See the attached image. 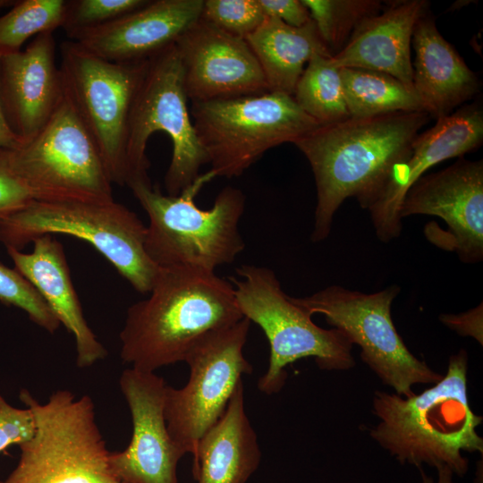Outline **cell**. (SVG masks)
Segmentation results:
<instances>
[{"instance_id":"11","label":"cell","mask_w":483,"mask_h":483,"mask_svg":"<svg viewBox=\"0 0 483 483\" xmlns=\"http://www.w3.org/2000/svg\"><path fill=\"white\" fill-rule=\"evenodd\" d=\"M13 171L34 200H114L112 181L102 157L64 94L44 128L30 141L8 149Z\"/></svg>"},{"instance_id":"2","label":"cell","mask_w":483,"mask_h":483,"mask_svg":"<svg viewBox=\"0 0 483 483\" xmlns=\"http://www.w3.org/2000/svg\"><path fill=\"white\" fill-rule=\"evenodd\" d=\"M148 294L128 308L119 335L121 359L140 371L183 361L204 335L244 318L232 283L215 272L159 267Z\"/></svg>"},{"instance_id":"36","label":"cell","mask_w":483,"mask_h":483,"mask_svg":"<svg viewBox=\"0 0 483 483\" xmlns=\"http://www.w3.org/2000/svg\"><path fill=\"white\" fill-rule=\"evenodd\" d=\"M21 145V140L13 132L8 125L0 102V148L15 149Z\"/></svg>"},{"instance_id":"16","label":"cell","mask_w":483,"mask_h":483,"mask_svg":"<svg viewBox=\"0 0 483 483\" xmlns=\"http://www.w3.org/2000/svg\"><path fill=\"white\" fill-rule=\"evenodd\" d=\"M191 102H205L268 91L261 66L243 38L201 17L175 42Z\"/></svg>"},{"instance_id":"8","label":"cell","mask_w":483,"mask_h":483,"mask_svg":"<svg viewBox=\"0 0 483 483\" xmlns=\"http://www.w3.org/2000/svg\"><path fill=\"white\" fill-rule=\"evenodd\" d=\"M190 114L215 177H238L268 149L320 125L292 96L271 91L191 102Z\"/></svg>"},{"instance_id":"31","label":"cell","mask_w":483,"mask_h":483,"mask_svg":"<svg viewBox=\"0 0 483 483\" xmlns=\"http://www.w3.org/2000/svg\"><path fill=\"white\" fill-rule=\"evenodd\" d=\"M201 18L232 36L246 39L267 16L258 0H204Z\"/></svg>"},{"instance_id":"23","label":"cell","mask_w":483,"mask_h":483,"mask_svg":"<svg viewBox=\"0 0 483 483\" xmlns=\"http://www.w3.org/2000/svg\"><path fill=\"white\" fill-rule=\"evenodd\" d=\"M192 457L198 483H246L258 469L261 452L245 411L242 381L222 417L199 440Z\"/></svg>"},{"instance_id":"14","label":"cell","mask_w":483,"mask_h":483,"mask_svg":"<svg viewBox=\"0 0 483 483\" xmlns=\"http://www.w3.org/2000/svg\"><path fill=\"white\" fill-rule=\"evenodd\" d=\"M400 217L435 216L447 229L429 223L427 239L455 252L463 263L483 258V161L460 159L444 170L422 175L407 191Z\"/></svg>"},{"instance_id":"37","label":"cell","mask_w":483,"mask_h":483,"mask_svg":"<svg viewBox=\"0 0 483 483\" xmlns=\"http://www.w3.org/2000/svg\"><path fill=\"white\" fill-rule=\"evenodd\" d=\"M437 470V479L436 481L422 470L421 467L419 468V474L421 477V483H454L453 480V472L447 466H440L436 468Z\"/></svg>"},{"instance_id":"12","label":"cell","mask_w":483,"mask_h":483,"mask_svg":"<svg viewBox=\"0 0 483 483\" xmlns=\"http://www.w3.org/2000/svg\"><path fill=\"white\" fill-rule=\"evenodd\" d=\"M401 288L392 284L382 291L364 293L330 285L306 297L291 301L310 316L323 315L360 347V358L394 393L408 397L416 384H436L443 376L414 356L397 332L391 307Z\"/></svg>"},{"instance_id":"28","label":"cell","mask_w":483,"mask_h":483,"mask_svg":"<svg viewBox=\"0 0 483 483\" xmlns=\"http://www.w3.org/2000/svg\"><path fill=\"white\" fill-rule=\"evenodd\" d=\"M65 3L66 0L15 1L12 9L0 16V55L21 50L32 36L62 28Z\"/></svg>"},{"instance_id":"10","label":"cell","mask_w":483,"mask_h":483,"mask_svg":"<svg viewBox=\"0 0 483 483\" xmlns=\"http://www.w3.org/2000/svg\"><path fill=\"white\" fill-rule=\"evenodd\" d=\"M148 60L115 63L76 42L61 45L64 94L93 139L113 183L127 185V139L134 101Z\"/></svg>"},{"instance_id":"1","label":"cell","mask_w":483,"mask_h":483,"mask_svg":"<svg viewBox=\"0 0 483 483\" xmlns=\"http://www.w3.org/2000/svg\"><path fill=\"white\" fill-rule=\"evenodd\" d=\"M429 117L423 111L349 117L318 125L293 142L316 182L312 242L330 234L334 216L346 199L356 198L366 209L371 206Z\"/></svg>"},{"instance_id":"26","label":"cell","mask_w":483,"mask_h":483,"mask_svg":"<svg viewBox=\"0 0 483 483\" xmlns=\"http://www.w3.org/2000/svg\"><path fill=\"white\" fill-rule=\"evenodd\" d=\"M330 58L315 54L307 63L292 95L297 105L320 125L351 117L340 68L334 65Z\"/></svg>"},{"instance_id":"20","label":"cell","mask_w":483,"mask_h":483,"mask_svg":"<svg viewBox=\"0 0 483 483\" xmlns=\"http://www.w3.org/2000/svg\"><path fill=\"white\" fill-rule=\"evenodd\" d=\"M15 269L28 279L75 340L76 365L88 368L107 351L88 325L73 287L62 244L51 234L33 241L30 253L7 249Z\"/></svg>"},{"instance_id":"33","label":"cell","mask_w":483,"mask_h":483,"mask_svg":"<svg viewBox=\"0 0 483 483\" xmlns=\"http://www.w3.org/2000/svg\"><path fill=\"white\" fill-rule=\"evenodd\" d=\"M32 201L30 191L11 167L8 148H0V216L19 210Z\"/></svg>"},{"instance_id":"24","label":"cell","mask_w":483,"mask_h":483,"mask_svg":"<svg viewBox=\"0 0 483 483\" xmlns=\"http://www.w3.org/2000/svg\"><path fill=\"white\" fill-rule=\"evenodd\" d=\"M256 55L268 91L292 96L304 65L315 54L332 56L311 20L301 27L267 17L245 39Z\"/></svg>"},{"instance_id":"6","label":"cell","mask_w":483,"mask_h":483,"mask_svg":"<svg viewBox=\"0 0 483 483\" xmlns=\"http://www.w3.org/2000/svg\"><path fill=\"white\" fill-rule=\"evenodd\" d=\"M71 235L90 243L140 293H148L159 267L145 249L147 226L127 207L106 202H44L0 216V241L20 250L46 234Z\"/></svg>"},{"instance_id":"32","label":"cell","mask_w":483,"mask_h":483,"mask_svg":"<svg viewBox=\"0 0 483 483\" xmlns=\"http://www.w3.org/2000/svg\"><path fill=\"white\" fill-rule=\"evenodd\" d=\"M34 432L35 421L30 410L11 405L0 394V453L30 440Z\"/></svg>"},{"instance_id":"9","label":"cell","mask_w":483,"mask_h":483,"mask_svg":"<svg viewBox=\"0 0 483 483\" xmlns=\"http://www.w3.org/2000/svg\"><path fill=\"white\" fill-rule=\"evenodd\" d=\"M183 71L175 45L148 59L132 107L126 147L129 179L150 181L148 141L157 131L166 133L173 145L165 176L167 195L177 196L199 176L208 164L188 108Z\"/></svg>"},{"instance_id":"21","label":"cell","mask_w":483,"mask_h":483,"mask_svg":"<svg viewBox=\"0 0 483 483\" xmlns=\"http://www.w3.org/2000/svg\"><path fill=\"white\" fill-rule=\"evenodd\" d=\"M428 12L424 0L394 1L365 20L331 62L338 68H359L391 75L412 89L411 43L414 27Z\"/></svg>"},{"instance_id":"15","label":"cell","mask_w":483,"mask_h":483,"mask_svg":"<svg viewBox=\"0 0 483 483\" xmlns=\"http://www.w3.org/2000/svg\"><path fill=\"white\" fill-rule=\"evenodd\" d=\"M119 386L131 412L132 434L123 451L111 452L113 473L121 483H178L177 466L185 453L167 429L165 379L129 368Z\"/></svg>"},{"instance_id":"4","label":"cell","mask_w":483,"mask_h":483,"mask_svg":"<svg viewBox=\"0 0 483 483\" xmlns=\"http://www.w3.org/2000/svg\"><path fill=\"white\" fill-rule=\"evenodd\" d=\"M214 177L210 170L199 174L177 196L162 194L150 181L128 186L148 216L145 249L159 267L215 272L244 250L239 222L246 198L240 189L224 188L208 209L195 203L196 195Z\"/></svg>"},{"instance_id":"25","label":"cell","mask_w":483,"mask_h":483,"mask_svg":"<svg viewBox=\"0 0 483 483\" xmlns=\"http://www.w3.org/2000/svg\"><path fill=\"white\" fill-rule=\"evenodd\" d=\"M340 73L351 117L423 111L413 90L391 75L359 68H340Z\"/></svg>"},{"instance_id":"5","label":"cell","mask_w":483,"mask_h":483,"mask_svg":"<svg viewBox=\"0 0 483 483\" xmlns=\"http://www.w3.org/2000/svg\"><path fill=\"white\" fill-rule=\"evenodd\" d=\"M19 398L33 415L35 432L19 445V462L0 483H121L89 395L61 389L42 403L21 389Z\"/></svg>"},{"instance_id":"27","label":"cell","mask_w":483,"mask_h":483,"mask_svg":"<svg viewBox=\"0 0 483 483\" xmlns=\"http://www.w3.org/2000/svg\"><path fill=\"white\" fill-rule=\"evenodd\" d=\"M309 12L319 37L333 56L347 44L356 29L367 19L378 14V0H301Z\"/></svg>"},{"instance_id":"13","label":"cell","mask_w":483,"mask_h":483,"mask_svg":"<svg viewBox=\"0 0 483 483\" xmlns=\"http://www.w3.org/2000/svg\"><path fill=\"white\" fill-rule=\"evenodd\" d=\"M250 323L242 318L200 338L183 360L190 368L186 385L166 386L167 429L185 454H195L199 440L222 417L242 376L252 372L243 354Z\"/></svg>"},{"instance_id":"18","label":"cell","mask_w":483,"mask_h":483,"mask_svg":"<svg viewBox=\"0 0 483 483\" xmlns=\"http://www.w3.org/2000/svg\"><path fill=\"white\" fill-rule=\"evenodd\" d=\"M64 98L53 32L38 35L24 50L0 57V102L22 144L48 123Z\"/></svg>"},{"instance_id":"38","label":"cell","mask_w":483,"mask_h":483,"mask_svg":"<svg viewBox=\"0 0 483 483\" xmlns=\"http://www.w3.org/2000/svg\"><path fill=\"white\" fill-rule=\"evenodd\" d=\"M14 2L12 0H0V11L9 5H13Z\"/></svg>"},{"instance_id":"17","label":"cell","mask_w":483,"mask_h":483,"mask_svg":"<svg viewBox=\"0 0 483 483\" xmlns=\"http://www.w3.org/2000/svg\"><path fill=\"white\" fill-rule=\"evenodd\" d=\"M483 141V112L479 103L466 105L436 119L419 133L409 156L394 166L384 188L368 208L377 237L383 242L400 236L399 212L410 188L435 165L478 148Z\"/></svg>"},{"instance_id":"34","label":"cell","mask_w":483,"mask_h":483,"mask_svg":"<svg viewBox=\"0 0 483 483\" xmlns=\"http://www.w3.org/2000/svg\"><path fill=\"white\" fill-rule=\"evenodd\" d=\"M267 17L276 18L287 25L301 27L311 21L301 0H258Z\"/></svg>"},{"instance_id":"3","label":"cell","mask_w":483,"mask_h":483,"mask_svg":"<svg viewBox=\"0 0 483 483\" xmlns=\"http://www.w3.org/2000/svg\"><path fill=\"white\" fill-rule=\"evenodd\" d=\"M467 372L468 354L461 349L450 356L446 374L419 394L376 391L372 411L380 421L370 436L402 464L447 466L462 477L469 461L462 452L483 453L476 430L483 417L470 406Z\"/></svg>"},{"instance_id":"7","label":"cell","mask_w":483,"mask_h":483,"mask_svg":"<svg viewBox=\"0 0 483 483\" xmlns=\"http://www.w3.org/2000/svg\"><path fill=\"white\" fill-rule=\"evenodd\" d=\"M238 277H229L244 318L257 324L269 343L266 373L258 381L265 394L278 393L285 384V368L303 358H313L320 369L347 370L354 367L353 343L337 328L316 325L305 309L293 303L267 267L242 265Z\"/></svg>"},{"instance_id":"35","label":"cell","mask_w":483,"mask_h":483,"mask_svg":"<svg viewBox=\"0 0 483 483\" xmlns=\"http://www.w3.org/2000/svg\"><path fill=\"white\" fill-rule=\"evenodd\" d=\"M482 302L466 312L460 314H441L440 321L455 331L462 336H470L478 341L481 345L483 343L482 332Z\"/></svg>"},{"instance_id":"22","label":"cell","mask_w":483,"mask_h":483,"mask_svg":"<svg viewBox=\"0 0 483 483\" xmlns=\"http://www.w3.org/2000/svg\"><path fill=\"white\" fill-rule=\"evenodd\" d=\"M411 43L412 89L424 112L436 119L448 115L479 91L477 75L442 37L428 12L417 21Z\"/></svg>"},{"instance_id":"19","label":"cell","mask_w":483,"mask_h":483,"mask_svg":"<svg viewBox=\"0 0 483 483\" xmlns=\"http://www.w3.org/2000/svg\"><path fill=\"white\" fill-rule=\"evenodd\" d=\"M204 0H148L72 41L89 53L115 63L148 60L175 44L201 17Z\"/></svg>"},{"instance_id":"29","label":"cell","mask_w":483,"mask_h":483,"mask_svg":"<svg viewBox=\"0 0 483 483\" xmlns=\"http://www.w3.org/2000/svg\"><path fill=\"white\" fill-rule=\"evenodd\" d=\"M148 0H66L62 28L73 40L82 32L108 24Z\"/></svg>"},{"instance_id":"30","label":"cell","mask_w":483,"mask_h":483,"mask_svg":"<svg viewBox=\"0 0 483 483\" xmlns=\"http://www.w3.org/2000/svg\"><path fill=\"white\" fill-rule=\"evenodd\" d=\"M0 301L24 310L30 319L50 334L60 322L32 284L15 268L0 264Z\"/></svg>"}]
</instances>
